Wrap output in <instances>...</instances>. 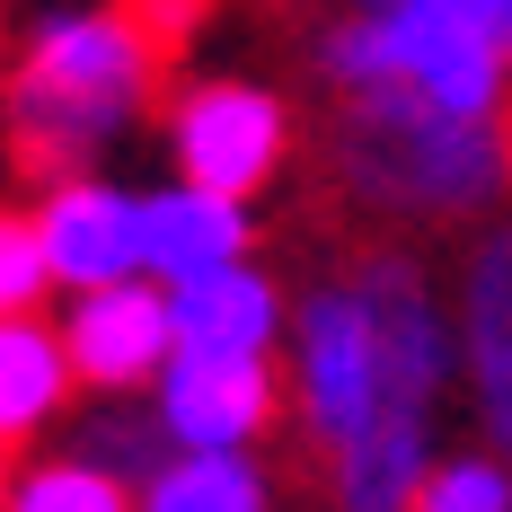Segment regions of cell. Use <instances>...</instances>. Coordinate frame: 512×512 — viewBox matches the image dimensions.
Instances as JSON below:
<instances>
[{"mask_svg":"<svg viewBox=\"0 0 512 512\" xmlns=\"http://www.w3.org/2000/svg\"><path fill=\"white\" fill-rule=\"evenodd\" d=\"M336 159L371 204L398 212H468L512 177V142L486 115L424 98L415 80H371L354 89V115L336 133Z\"/></svg>","mask_w":512,"mask_h":512,"instance_id":"obj_1","label":"cell"},{"mask_svg":"<svg viewBox=\"0 0 512 512\" xmlns=\"http://www.w3.org/2000/svg\"><path fill=\"white\" fill-rule=\"evenodd\" d=\"M159 53L142 45V27L115 9V18H45V36L27 45L18 80H9V133L18 159L53 177L89 151L98 133H115L133 98L151 89Z\"/></svg>","mask_w":512,"mask_h":512,"instance_id":"obj_2","label":"cell"},{"mask_svg":"<svg viewBox=\"0 0 512 512\" xmlns=\"http://www.w3.org/2000/svg\"><path fill=\"white\" fill-rule=\"evenodd\" d=\"M380 53H389V80H415L424 98L460 115H495L512 89V36L477 18V0H398L380 18Z\"/></svg>","mask_w":512,"mask_h":512,"instance_id":"obj_3","label":"cell"},{"mask_svg":"<svg viewBox=\"0 0 512 512\" xmlns=\"http://www.w3.org/2000/svg\"><path fill=\"white\" fill-rule=\"evenodd\" d=\"M301 407L318 442H362L380 415V327L362 292H318L301 309Z\"/></svg>","mask_w":512,"mask_h":512,"instance_id":"obj_4","label":"cell"},{"mask_svg":"<svg viewBox=\"0 0 512 512\" xmlns=\"http://www.w3.org/2000/svg\"><path fill=\"white\" fill-rule=\"evenodd\" d=\"M177 168L212 195H256L283 168V106L248 80H212L177 106Z\"/></svg>","mask_w":512,"mask_h":512,"instance_id":"obj_5","label":"cell"},{"mask_svg":"<svg viewBox=\"0 0 512 512\" xmlns=\"http://www.w3.org/2000/svg\"><path fill=\"white\" fill-rule=\"evenodd\" d=\"M274 415V371L265 354H168L159 371V433L186 451H239Z\"/></svg>","mask_w":512,"mask_h":512,"instance_id":"obj_6","label":"cell"},{"mask_svg":"<svg viewBox=\"0 0 512 512\" xmlns=\"http://www.w3.org/2000/svg\"><path fill=\"white\" fill-rule=\"evenodd\" d=\"M362 301H371V327H380V415H424L433 389H442V362H451V336L424 301V283L398 256H380V265H362Z\"/></svg>","mask_w":512,"mask_h":512,"instance_id":"obj_7","label":"cell"},{"mask_svg":"<svg viewBox=\"0 0 512 512\" xmlns=\"http://www.w3.org/2000/svg\"><path fill=\"white\" fill-rule=\"evenodd\" d=\"M45 248L53 274L71 292H98V283H133L151 265V230H142V204H124L115 186H53L45 204Z\"/></svg>","mask_w":512,"mask_h":512,"instance_id":"obj_8","label":"cell"},{"mask_svg":"<svg viewBox=\"0 0 512 512\" xmlns=\"http://www.w3.org/2000/svg\"><path fill=\"white\" fill-rule=\"evenodd\" d=\"M62 336H71L80 380H98V389H133V380L168 371V354H177V318H168V301H151L142 283H98V292H80V309H71Z\"/></svg>","mask_w":512,"mask_h":512,"instance_id":"obj_9","label":"cell"},{"mask_svg":"<svg viewBox=\"0 0 512 512\" xmlns=\"http://www.w3.org/2000/svg\"><path fill=\"white\" fill-rule=\"evenodd\" d=\"M468 380H477V415L512 460V230L486 239L468 265Z\"/></svg>","mask_w":512,"mask_h":512,"instance_id":"obj_10","label":"cell"},{"mask_svg":"<svg viewBox=\"0 0 512 512\" xmlns=\"http://www.w3.org/2000/svg\"><path fill=\"white\" fill-rule=\"evenodd\" d=\"M168 318H177V345L186 354H265L274 292L256 283L248 265H212V274L168 283Z\"/></svg>","mask_w":512,"mask_h":512,"instance_id":"obj_11","label":"cell"},{"mask_svg":"<svg viewBox=\"0 0 512 512\" xmlns=\"http://www.w3.org/2000/svg\"><path fill=\"white\" fill-rule=\"evenodd\" d=\"M142 230H151V274L168 283H186V274H212V265H230V256L248 248V212L239 195H212V186H168L142 204Z\"/></svg>","mask_w":512,"mask_h":512,"instance_id":"obj_12","label":"cell"},{"mask_svg":"<svg viewBox=\"0 0 512 512\" xmlns=\"http://www.w3.org/2000/svg\"><path fill=\"white\" fill-rule=\"evenodd\" d=\"M71 336H45L36 318H0V442H27L71 398Z\"/></svg>","mask_w":512,"mask_h":512,"instance_id":"obj_13","label":"cell"},{"mask_svg":"<svg viewBox=\"0 0 512 512\" xmlns=\"http://www.w3.org/2000/svg\"><path fill=\"white\" fill-rule=\"evenodd\" d=\"M415 486H424V415H380L362 442H345L336 477L345 512H415Z\"/></svg>","mask_w":512,"mask_h":512,"instance_id":"obj_14","label":"cell"},{"mask_svg":"<svg viewBox=\"0 0 512 512\" xmlns=\"http://www.w3.org/2000/svg\"><path fill=\"white\" fill-rule=\"evenodd\" d=\"M142 512H265V486L239 451H186L177 468L142 477Z\"/></svg>","mask_w":512,"mask_h":512,"instance_id":"obj_15","label":"cell"},{"mask_svg":"<svg viewBox=\"0 0 512 512\" xmlns=\"http://www.w3.org/2000/svg\"><path fill=\"white\" fill-rule=\"evenodd\" d=\"M9 512H142V504L115 486V468L53 460V468H27V477L9 486Z\"/></svg>","mask_w":512,"mask_h":512,"instance_id":"obj_16","label":"cell"},{"mask_svg":"<svg viewBox=\"0 0 512 512\" xmlns=\"http://www.w3.org/2000/svg\"><path fill=\"white\" fill-rule=\"evenodd\" d=\"M45 283H62L45 230L18 221V212H0V318H27V309L45 301Z\"/></svg>","mask_w":512,"mask_h":512,"instance_id":"obj_17","label":"cell"},{"mask_svg":"<svg viewBox=\"0 0 512 512\" xmlns=\"http://www.w3.org/2000/svg\"><path fill=\"white\" fill-rule=\"evenodd\" d=\"M415 512H512V477L495 460H442V468H424Z\"/></svg>","mask_w":512,"mask_h":512,"instance_id":"obj_18","label":"cell"},{"mask_svg":"<svg viewBox=\"0 0 512 512\" xmlns=\"http://www.w3.org/2000/svg\"><path fill=\"white\" fill-rule=\"evenodd\" d=\"M124 18H133V27H142V45H151L159 62H168V53H177L186 36H195L204 0H124Z\"/></svg>","mask_w":512,"mask_h":512,"instance_id":"obj_19","label":"cell"},{"mask_svg":"<svg viewBox=\"0 0 512 512\" xmlns=\"http://www.w3.org/2000/svg\"><path fill=\"white\" fill-rule=\"evenodd\" d=\"M80 442H89L98 468H115V477H124V468H133V477H151V424H133V415H106V424H89Z\"/></svg>","mask_w":512,"mask_h":512,"instance_id":"obj_20","label":"cell"},{"mask_svg":"<svg viewBox=\"0 0 512 512\" xmlns=\"http://www.w3.org/2000/svg\"><path fill=\"white\" fill-rule=\"evenodd\" d=\"M371 9H398V0H371Z\"/></svg>","mask_w":512,"mask_h":512,"instance_id":"obj_21","label":"cell"}]
</instances>
